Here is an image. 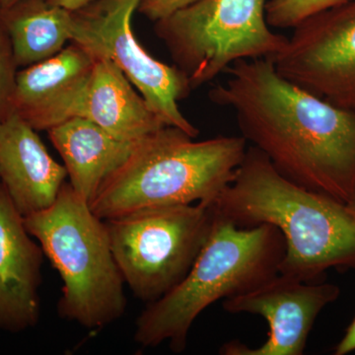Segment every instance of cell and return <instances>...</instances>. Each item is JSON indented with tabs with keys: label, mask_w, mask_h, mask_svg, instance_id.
<instances>
[{
	"label": "cell",
	"mask_w": 355,
	"mask_h": 355,
	"mask_svg": "<svg viewBox=\"0 0 355 355\" xmlns=\"http://www.w3.org/2000/svg\"><path fill=\"white\" fill-rule=\"evenodd\" d=\"M209 91L241 137L293 183L347 205L355 195V111L280 76L272 58L237 60Z\"/></svg>",
	"instance_id": "cell-1"
},
{
	"label": "cell",
	"mask_w": 355,
	"mask_h": 355,
	"mask_svg": "<svg viewBox=\"0 0 355 355\" xmlns=\"http://www.w3.org/2000/svg\"><path fill=\"white\" fill-rule=\"evenodd\" d=\"M211 207L238 227L277 228L286 243L282 275L318 282L331 268L355 270V217L347 205L282 176L256 147H248Z\"/></svg>",
	"instance_id": "cell-2"
},
{
	"label": "cell",
	"mask_w": 355,
	"mask_h": 355,
	"mask_svg": "<svg viewBox=\"0 0 355 355\" xmlns=\"http://www.w3.org/2000/svg\"><path fill=\"white\" fill-rule=\"evenodd\" d=\"M214 212L209 237L190 272L137 318L133 334L137 345L156 347L168 342L173 352H183L203 311L279 273L286 243L277 228L268 224L238 227Z\"/></svg>",
	"instance_id": "cell-3"
},
{
	"label": "cell",
	"mask_w": 355,
	"mask_h": 355,
	"mask_svg": "<svg viewBox=\"0 0 355 355\" xmlns=\"http://www.w3.org/2000/svg\"><path fill=\"white\" fill-rule=\"evenodd\" d=\"M166 127L140 140L125 164L103 183L90 203L102 220L147 207L212 205L247 153L243 137L198 140Z\"/></svg>",
	"instance_id": "cell-4"
},
{
	"label": "cell",
	"mask_w": 355,
	"mask_h": 355,
	"mask_svg": "<svg viewBox=\"0 0 355 355\" xmlns=\"http://www.w3.org/2000/svg\"><path fill=\"white\" fill-rule=\"evenodd\" d=\"M28 232L62 282L60 318L95 331L127 309L125 282L114 260L106 223L65 183L49 209L24 217Z\"/></svg>",
	"instance_id": "cell-5"
},
{
	"label": "cell",
	"mask_w": 355,
	"mask_h": 355,
	"mask_svg": "<svg viewBox=\"0 0 355 355\" xmlns=\"http://www.w3.org/2000/svg\"><path fill=\"white\" fill-rule=\"evenodd\" d=\"M211 205H166L104 220L123 282L147 304L175 288L190 272L214 223Z\"/></svg>",
	"instance_id": "cell-6"
},
{
	"label": "cell",
	"mask_w": 355,
	"mask_h": 355,
	"mask_svg": "<svg viewBox=\"0 0 355 355\" xmlns=\"http://www.w3.org/2000/svg\"><path fill=\"white\" fill-rule=\"evenodd\" d=\"M268 0H200L157 21L155 33L191 90L216 79L237 60L272 58L288 38L270 29Z\"/></svg>",
	"instance_id": "cell-7"
},
{
	"label": "cell",
	"mask_w": 355,
	"mask_h": 355,
	"mask_svg": "<svg viewBox=\"0 0 355 355\" xmlns=\"http://www.w3.org/2000/svg\"><path fill=\"white\" fill-rule=\"evenodd\" d=\"M139 3V0H94L72 11L71 42L95 58L113 62L166 125L196 139L200 130L179 108V102L193 91L188 78L176 65L151 57L133 34L132 17Z\"/></svg>",
	"instance_id": "cell-8"
},
{
	"label": "cell",
	"mask_w": 355,
	"mask_h": 355,
	"mask_svg": "<svg viewBox=\"0 0 355 355\" xmlns=\"http://www.w3.org/2000/svg\"><path fill=\"white\" fill-rule=\"evenodd\" d=\"M272 60L287 80L336 107L355 111V0L299 23Z\"/></svg>",
	"instance_id": "cell-9"
},
{
	"label": "cell",
	"mask_w": 355,
	"mask_h": 355,
	"mask_svg": "<svg viewBox=\"0 0 355 355\" xmlns=\"http://www.w3.org/2000/svg\"><path fill=\"white\" fill-rule=\"evenodd\" d=\"M340 289L324 282H307L277 273L239 295L225 299L230 314L258 315L268 322V340L261 347L233 340L219 350L223 355H302L318 316L340 297Z\"/></svg>",
	"instance_id": "cell-10"
},
{
	"label": "cell",
	"mask_w": 355,
	"mask_h": 355,
	"mask_svg": "<svg viewBox=\"0 0 355 355\" xmlns=\"http://www.w3.org/2000/svg\"><path fill=\"white\" fill-rule=\"evenodd\" d=\"M95 58L71 42L53 58L24 67L16 77L14 111L37 132L78 116Z\"/></svg>",
	"instance_id": "cell-11"
},
{
	"label": "cell",
	"mask_w": 355,
	"mask_h": 355,
	"mask_svg": "<svg viewBox=\"0 0 355 355\" xmlns=\"http://www.w3.org/2000/svg\"><path fill=\"white\" fill-rule=\"evenodd\" d=\"M44 256L0 183V331L17 334L39 323Z\"/></svg>",
	"instance_id": "cell-12"
},
{
	"label": "cell",
	"mask_w": 355,
	"mask_h": 355,
	"mask_svg": "<svg viewBox=\"0 0 355 355\" xmlns=\"http://www.w3.org/2000/svg\"><path fill=\"white\" fill-rule=\"evenodd\" d=\"M67 177L64 165L17 114L0 121V183L23 217L53 205Z\"/></svg>",
	"instance_id": "cell-13"
},
{
	"label": "cell",
	"mask_w": 355,
	"mask_h": 355,
	"mask_svg": "<svg viewBox=\"0 0 355 355\" xmlns=\"http://www.w3.org/2000/svg\"><path fill=\"white\" fill-rule=\"evenodd\" d=\"M48 132L64 160L70 187L89 205L103 183L125 164L140 141L116 139L81 116L69 119Z\"/></svg>",
	"instance_id": "cell-14"
},
{
	"label": "cell",
	"mask_w": 355,
	"mask_h": 355,
	"mask_svg": "<svg viewBox=\"0 0 355 355\" xmlns=\"http://www.w3.org/2000/svg\"><path fill=\"white\" fill-rule=\"evenodd\" d=\"M123 141L137 142L166 127L108 58H95L78 116Z\"/></svg>",
	"instance_id": "cell-15"
},
{
	"label": "cell",
	"mask_w": 355,
	"mask_h": 355,
	"mask_svg": "<svg viewBox=\"0 0 355 355\" xmlns=\"http://www.w3.org/2000/svg\"><path fill=\"white\" fill-rule=\"evenodd\" d=\"M18 69L53 58L71 42L72 11L48 0H19L0 10Z\"/></svg>",
	"instance_id": "cell-16"
},
{
	"label": "cell",
	"mask_w": 355,
	"mask_h": 355,
	"mask_svg": "<svg viewBox=\"0 0 355 355\" xmlns=\"http://www.w3.org/2000/svg\"><path fill=\"white\" fill-rule=\"evenodd\" d=\"M347 0H268L266 22L277 29H293L306 18Z\"/></svg>",
	"instance_id": "cell-17"
},
{
	"label": "cell",
	"mask_w": 355,
	"mask_h": 355,
	"mask_svg": "<svg viewBox=\"0 0 355 355\" xmlns=\"http://www.w3.org/2000/svg\"><path fill=\"white\" fill-rule=\"evenodd\" d=\"M17 69L8 33L0 20V121L15 113L14 96Z\"/></svg>",
	"instance_id": "cell-18"
},
{
	"label": "cell",
	"mask_w": 355,
	"mask_h": 355,
	"mask_svg": "<svg viewBox=\"0 0 355 355\" xmlns=\"http://www.w3.org/2000/svg\"><path fill=\"white\" fill-rule=\"evenodd\" d=\"M198 1L200 0H139L137 11L157 22Z\"/></svg>",
	"instance_id": "cell-19"
},
{
	"label": "cell",
	"mask_w": 355,
	"mask_h": 355,
	"mask_svg": "<svg viewBox=\"0 0 355 355\" xmlns=\"http://www.w3.org/2000/svg\"><path fill=\"white\" fill-rule=\"evenodd\" d=\"M355 352V318L335 349L336 355H347Z\"/></svg>",
	"instance_id": "cell-20"
},
{
	"label": "cell",
	"mask_w": 355,
	"mask_h": 355,
	"mask_svg": "<svg viewBox=\"0 0 355 355\" xmlns=\"http://www.w3.org/2000/svg\"><path fill=\"white\" fill-rule=\"evenodd\" d=\"M51 3L57 4V6L64 7L70 11L78 10L83 7L87 6L94 0H48Z\"/></svg>",
	"instance_id": "cell-21"
},
{
	"label": "cell",
	"mask_w": 355,
	"mask_h": 355,
	"mask_svg": "<svg viewBox=\"0 0 355 355\" xmlns=\"http://www.w3.org/2000/svg\"><path fill=\"white\" fill-rule=\"evenodd\" d=\"M19 0H0V10L9 8V7L17 3Z\"/></svg>",
	"instance_id": "cell-22"
},
{
	"label": "cell",
	"mask_w": 355,
	"mask_h": 355,
	"mask_svg": "<svg viewBox=\"0 0 355 355\" xmlns=\"http://www.w3.org/2000/svg\"><path fill=\"white\" fill-rule=\"evenodd\" d=\"M347 209H349L350 214L355 217V195L354 197L352 198V200L347 203Z\"/></svg>",
	"instance_id": "cell-23"
}]
</instances>
